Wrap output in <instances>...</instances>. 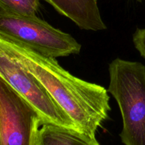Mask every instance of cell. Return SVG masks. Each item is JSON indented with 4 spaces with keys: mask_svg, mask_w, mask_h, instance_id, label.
<instances>
[{
    "mask_svg": "<svg viewBox=\"0 0 145 145\" xmlns=\"http://www.w3.org/2000/svg\"><path fill=\"white\" fill-rule=\"evenodd\" d=\"M0 49L45 86L81 133L96 138V132L108 119L111 110L107 89L74 76L59 65L56 58L19 42L0 36Z\"/></svg>",
    "mask_w": 145,
    "mask_h": 145,
    "instance_id": "obj_1",
    "label": "cell"
},
{
    "mask_svg": "<svg viewBox=\"0 0 145 145\" xmlns=\"http://www.w3.org/2000/svg\"><path fill=\"white\" fill-rule=\"evenodd\" d=\"M108 72V91L117 102L123 119L122 142L145 145V65L116 58Z\"/></svg>",
    "mask_w": 145,
    "mask_h": 145,
    "instance_id": "obj_2",
    "label": "cell"
},
{
    "mask_svg": "<svg viewBox=\"0 0 145 145\" xmlns=\"http://www.w3.org/2000/svg\"><path fill=\"white\" fill-rule=\"evenodd\" d=\"M0 36L54 58L77 55L82 48L70 34L50 25L36 15H24L1 7Z\"/></svg>",
    "mask_w": 145,
    "mask_h": 145,
    "instance_id": "obj_3",
    "label": "cell"
},
{
    "mask_svg": "<svg viewBox=\"0 0 145 145\" xmlns=\"http://www.w3.org/2000/svg\"><path fill=\"white\" fill-rule=\"evenodd\" d=\"M0 77L8 82L36 110L43 124L79 131L45 86L2 49H0Z\"/></svg>",
    "mask_w": 145,
    "mask_h": 145,
    "instance_id": "obj_4",
    "label": "cell"
},
{
    "mask_svg": "<svg viewBox=\"0 0 145 145\" xmlns=\"http://www.w3.org/2000/svg\"><path fill=\"white\" fill-rule=\"evenodd\" d=\"M42 125L36 110L0 77V145H36Z\"/></svg>",
    "mask_w": 145,
    "mask_h": 145,
    "instance_id": "obj_5",
    "label": "cell"
},
{
    "mask_svg": "<svg viewBox=\"0 0 145 145\" xmlns=\"http://www.w3.org/2000/svg\"><path fill=\"white\" fill-rule=\"evenodd\" d=\"M46 2L81 29L92 31L107 29L102 19L97 0H46Z\"/></svg>",
    "mask_w": 145,
    "mask_h": 145,
    "instance_id": "obj_6",
    "label": "cell"
},
{
    "mask_svg": "<svg viewBox=\"0 0 145 145\" xmlns=\"http://www.w3.org/2000/svg\"><path fill=\"white\" fill-rule=\"evenodd\" d=\"M36 145H100L96 138L83 133L51 124H43L37 136Z\"/></svg>",
    "mask_w": 145,
    "mask_h": 145,
    "instance_id": "obj_7",
    "label": "cell"
},
{
    "mask_svg": "<svg viewBox=\"0 0 145 145\" xmlns=\"http://www.w3.org/2000/svg\"><path fill=\"white\" fill-rule=\"evenodd\" d=\"M46 0H0V7L24 15H36L40 1Z\"/></svg>",
    "mask_w": 145,
    "mask_h": 145,
    "instance_id": "obj_8",
    "label": "cell"
},
{
    "mask_svg": "<svg viewBox=\"0 0 145 145\" xmlns=\"http://www.w3.org/2000/svg\"><path fill=\"white\" fill-rule=\"evenodd\" d=\"M135 47L145 59V28H137L133 36Z\"/></svg>",
    "mask_w": 145,
    "mask_h": 145,
    "instance_id": "obj_9",
    "label": "cell"
},
{
    "mask_svg": "<svg viewBox=\"0 0 145 145\" xmlns=\"http://www.w3.org/2000/svg\"><path fill=\"white\" fill-rule=\"evenodd\" d=\"M138 1H142V0H138Z\"/></svg>",
    "mask_w": 145,
    "mask_h": 145,
    "instance_id": "obj_10",
    "label": "cell"
}]
</instances>
